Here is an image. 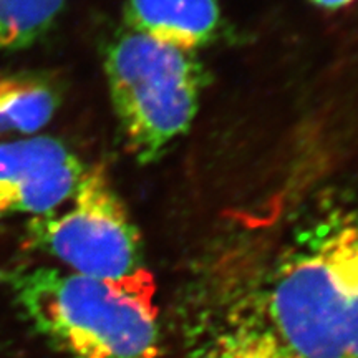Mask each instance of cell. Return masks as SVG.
I'll return each mask as SVG.
<instances>
[{"label": "cell", "mask_w": 358, "mask_h": 358, "mask_svg": "<svg viewBox=\"0 0 358 358\" xmlns=\"http://www.w3.org/2000/svg\"><path fill=\"white\" fill-rule=\"evenodd\" d=\"M58 106L55 90L25 75L0 73V128L2 131L37 133Z\"/></svg>", "instance_id": "52a82bcc"}, {"label": "cell", "mask_w": 358, "mask_h": 358, "mask_svg": "<svg viewBox=\"0 0 358 358\" xmlns=\"http://www.w3.org/2000/svg\"><path fill=\"white\" fill-rule=\"evenodd\" d=\"M110 98L128 151L153 163L194 122L206 77L192 52L128 29L105 55Z\"/></svg>", "instance_id": "3957f363"}, {"label": "cell", "mask_w": 358, "mask_h": 358, "mask_svg": "<svg viewBox=\"0 0 358 358\" xmlns=\"http://www.w3.org/2000/svg\"><path fill=\"white\" fill-rule=\"evenodd\" d=\"M124 15L128 29L185 52L211 43L221 25L216 0H127Z\"/></svg>", "instance_id": "8992f818"}, {"label": "cell", "mask_w": 358, "mask_h": 358, "mask_svg": "<svg viewBox=\"0 0 358 358\" xmlns=\"http://www.w3.org/2000/svg\"><path fill=\"white\" fill-rule=\"evenodd\" d=\"M70 199L65 213L53 211L30 221L34 248L82 275L111 282L150 275L143 267L140 232L101 163L85 168Z\"/></svg>", "instance_id": "277c9868"}, {"label": "cell", "mask_w": 358, "mask_h": 358, "mask_svg": "<svg viewBox=\"0 0 358 358\" xmlns=\"http://www.w3.org/2000/svg\"><path fill=\"white\" fill-rule=\"evenodd\" d=\"M317 6L324 7V8H342L352 3L353 0H313Z\"/></svg>", "instance_id": "30bf717a"}, {"label": "cell", "mask_w": 358, "mask_h": 358, "mask_svg": "<svg viewBox=\"0 0 358 358\" xmlns=\"http://www.w3.org/2000/svg\"><path fill=\"white\" fill-rule=\"evenodd\" d=\"M66 0H0V52L20 50L43 37Z\"/></svg>", "instance_id": "ba28073f"}, {"label": "cell", "mask_w": 358, "mask_h": 358, "mask_svg": "<svg viewBox=\"0 0 358 358\" xmlns=\"http://www.w3.org/2000/svg\"><path fill=\"white\" fill-rule=\"evenodd\" d=\"M0 133H3V131H2V128H0Z\"/></svg>", "instance_id": "8fae6325"}, {"label": "cell", "mask_w": 358, "mask_h": 358, "mask_svg": "<svg viewBox=\"0 0 358 358\" xmlns=\"http://www.w3.org/2000/svg\"><path fill=\"white\" fill-rule=\"evenodd\" d=\"M13 303L64 358H158L150 275L111 282L58 267L2 272Z\"/></svg>", "instance_id": "7a4b0ae2"}, {"label": "cell", "mask_w": 358, "mask_h": 358, "mask_svg": "<svg viewBox=\"0 0 358 358\" xmlns=\"http://www.w3.org/2000/svg\"><path fill=\"white\" fill-rule=\"evenodd\" d=\"M259 324L294 358H358V211L306 231L264 294Z\"/></svg>", "instance_id": "6da1fadb"}, {"label": "cell", "mask_w": 358, "mask_h": 358, "mask_svg": "<svg viewBox=\"0 0 358 358\" xmlns=\"http://www.w3.org/2000/svg\"><path fill=\"white\" fill-rule=\"evenodd\" d=\"M196 358H294L259 324L237 325L219 334Z\"/></svg>", "instance_id": "9c48e42d"}, {"label": "cell", "mask_w": 358, "mask_h": 358, "mask_svg": "<svg viewBox=\"0 0 358 358\" xmlns=\"http://www.w3.org/2000/svg\"><path fill=\"white\" fill-rule=\"evenodd\" d=\"M85 168L60 140L35 136L0 145V217L57 211L77 189Z\"/></svg>", "instance_id": "5b68a950"}]
</instances>
